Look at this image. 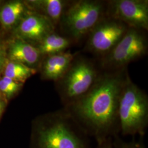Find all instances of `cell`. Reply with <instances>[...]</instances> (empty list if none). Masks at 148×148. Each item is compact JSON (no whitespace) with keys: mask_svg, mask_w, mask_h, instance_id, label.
Wrapping results in <instances>:
<instances>
[{"mask_svg":"<svg viewBox=\"0 0 148 148\" xmlns=\"http://www.w3.org/2000/svg\"><path fill=\"white\" fill-rule=\"evenodd\" d=\"M127 68L103 70L84 96L64 108L97 143L119 134L118 108L122 88L129 76Z\"/></svg>","mask_w":148,"mask_h":148,"instance_id":"6da1fadb","label":"cell"},{"mask_svg":"<svg viewBox=\"0 0 148 148\" xmlns=\"http://www.w3.org/2000/svg\"><path fill=\"white\" fill-rule=\"evenodd\" d=\"M88 137L63 108L32 121L30 148H90Z\"/></svg>","mask_w":148,"mask_h":148,"instance_id":"7a4b0ae2","label":"cell"},{"mask_svg":"<svg viewBox=\"0 0 148 148\" xmlns=\"http://www.w3.org/2000/svg\"><path fill=\"white\" fill-rule=\"evenodd\" d=\"M107 15V1H69L58 27L61 34L73 45L86 38L93 29Z\"/></svg>","mask_w":148,"mask_h":148,"instance_id":"3957f363","label":"cell"},{"mask_svg":"<svg viewBox=\"0 0 148 148\" xmlns=\"http://www.w3.org/2000/svg\"><path fill=\"white\" fill-rule=\"evenodd\" d=\"M102 71L98 62L78 53L62 78L55 82L63 107L72 104L87 93Z\"/></svg>","mask_w":148,"mask_h":148,"instance_id":"277c9868","label":"cell"},{"mask_svg":"<svg viewBox=\"0 0 148 148\" xmlns=\"http://www.w3.org/2000/svg\"><path fill=\"white\" fill-rule=\"evenodd\" d=\"M119 134L123 136H143L148 125V97L129 76L119 102Z\"/></svg>","mask_w":148,"mask_h":148,"instance_id":"5b68a950","label":"cell"},{"mask_svg":"<svg viewBox=\"0 0 148 148\" xmlns=\"http://www.w3.org/2000/svg\"><path fill=\"white\" fill-rule=\"evenodd\" d=\"M148 51L147 32L129 27L111 51L98 62L102 70L126 69L130 64L147 56Z\"/></svg>","mask_w":148,"mask_h":148,"instance_id":"8992f818","label":"cell"},{"mask_svg":"<svg viewBox=\"0 0 148 148\" xmlns=\"http://www.w3.org/2000/svg\"><path fill=\"white\" fill-rule=\"evenodd\" d=\"M129 27L122 21L106 15L86 38L84 51L98 59L109 53L125 35Z\"/></svg>","mask_w":148,"mask_h":148,"instance_id":"52a82bcc","label":"cell"},{"mask_svg":"<svg viewBox=\"0 0 148 148\" xmlns=\"http://www.w3.org/2000/svg\"><path fill=\"white\" fill-rule=\"evenodd\" d=\"M107 15L128 27L148 32V0H107Z\"/></svg>","mask_w":148,"mask_h":148,"instance_id":"ba28073f","label":"cell"},{"mask_svg":"<svg viewBox=\"0 0 148 148\" xmlns=\"http://www.w3.org/2000/svg\"><path fill=\"white\" fill-rule=\"evenodd\" d=\"M56 29L47 18L29 10L16 26L15 34L16 38L35 46Z\"/></svg>","mask_w":148,"mask_h":148,"instance_id":"9c48e42d","label":"cell"},{"mask_svg":"<svg viewBox=\"0 0 148 148\" xmlns=\"http://www.w3.org/2000/svg\"><path fill=\"white\" fill-rule=\"evenodd\" d=\"M78 53H72L68 50L43 57L39 66L42 79L55 82L61 79Z\"/></svg>","mask_w":148,"mask_h":148,"instance_id":"30bf717a","label":"cell"},{"mask_svg":"<svg viewBox=\"0 0 148 148\" xmlns=\"http://www.w3.org/2000/svg\"><path fill=\"white\" fill-rule=\"evenodd\" d=\"M8 53L11 61L23 64L37 70L43 58L35 46L16 37L11 41Z\"/></svg>","mask_w":148,"mask_h":148,"instance_id":"8fae6325","label":"cell"},{"mask_svg":"<svg viewBox=\"0 0 148 148\" xmlns=\"http://www.w3.org/2000/svg\"><path fill=\"white\" fill-rule=\"evenodd\" d=\"M69 1V0H35L25 2L30 11L47 18L57 29Z\"/></svg>","mask_w":148,"mask_h":148,"instance_id":"7c38bea8","label":"cell"},{"mask_svg":"<svg viewBox=\"0 0 148 148\" xmlns=\"http://www.w3.org/2000/svg\"><path fill=\"white\" fill-rule=\"evenodd\" d=\"M29 10L25 2H8L0 10V23L7 29L16 27Z\"/></svg>","mask_w":148,"mask_h":148,"instance_id":"4fadbf2b","label":"cell"},{"mask_svg":"<svg viewBox=\"0 0 148 148\" xmlns=\"http://www.w3.org/2000/svg\"><path fill=\"white\" fill-rule=\"evenodd\" d=\"M72 45L73 43L69 38L55 31L45 37L35 47L43 57L65 52Z\"/></svg>","mask_w":148,"mask_h":148,"instance_id":"5bb4252c","label":"cell"},{"mask_svg":"<svg viewBox=\"0 0 148 148\" xmlns=\"http://www.w3.org/2000/svg\"><path fill=\"white\" fill-rule=\"evenodd\" d=\"M5 76L23 84L27 79L37 73L36 69L29 68L23 64L14 61L5 62Z\"/></svg>","mask_w":148,"mask_h":148,"instance_id":"9a60e30c","label":"cell"},{"mask_svg":"<svg viewBox=\"0 0 148 148\" xmlns=\"http://www.w3.org/2000/svg\"><path fill=\"white\" fill-rule=\"evenodd\" d=\"M23 84L3 76L0 79V92L6 100H10L21 90Z\"/></svg>","mask_w":148,"mask_h":148,"instance_id":"2e32d148","label":"cell"},{"mask_svg":"<svg viewBox=\"0 0 148 148\" xmlns=\"http://www.w3.org/2000/svg\"><path fill=\"white\" fill-rule=\"evenodd\" d=\"M114 148H146L143 143L136 140L125 142L120 138L119 136L113 137Z\"/></svg>","mask_w":148,"mask_h":148,"instance_id":"e0dca14e","label":"cell"},{"mask_svg":"<svg viewBox=\"0 0 148 148\" xmlns=\"http://www.w3.org/2000/svg\"><path fill=\"white\" fill-rule=\"evenodd\" d=\"M5 63V52L3 43L0 40V74L3 71Z\"/></svg>","mask_w":148,"mask_h":148,"instance_id":"ac0fdd59","label":"cell"},{"mask_svg":"<svg viewBox=\"0 0 148 148\" xmlns=\"http://www.w3.org/2000/svg\"><path fill=\"white\" fill-rule=\"evenodd\" d=\"M95 148H114L113 143V138H109L101 142L97 143Z\"/></svg>","mask_w":148,"mask_h":148,"instance_id":"d6986e66","label":"cell"},{"mask_svg":"<svg viewBox=\"0 0 148 148\" xmlns=\"http://www.w3.org/2000/svg\"><path fill=\"white\" fill-rule=\"evenodd\" d=\"M6 106V99L0 95V116H1Z\"/></svg>","mask_w":148,"mask_h":148,"instance_id":"ffe728a7","label":"cell"},{"mask_svg":"<svg viewBox=\"0 0 148 148\" xmlns=\"http://www.w3.org/2000/svg\"></svg>","mask_w":148,"mask_h":148,"instance_id":"44dd1931","label":"cell"}]
</instances>
